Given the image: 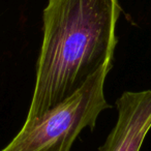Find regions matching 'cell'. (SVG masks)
Returning <instances> with one entry per match:
<instances>
[{
	"label": "cell",
	"mask_w": 151,
	"mask_h": 151,
	"mask_svg": "<svg viewBox=\"0 0 151 151\" xmlns=\"http://www.w3.org/2000/svg\"><path fill=\"white\" fill-rule=\"evenodd\" d=\"M116 107L117 122L99 151H140L151 128V90L126 91Z\"/></svg>",
	"instance_id": "obj_3"
},
{
	"label": "cell",
	"mask_w": 151,
	"mask_h": 151,
	"mask_svg": "<svg viewBox=\"0 0 151 151\" xmlns=\"http://www.w3.org/2000/svg\"><path fill=\"white\" fill-rule=\"evenodd\" d=\"M112 63H106L84 86L52 110L26 119L21 130L1 151H70L81 132L94 127L101 111L110 107L104 88Z\"/></svg>",
	"instance_id": "obj_2"
},
{
	"label": "cell",
	"mask_w": 151,
	"mask_h": 151,
	"mask_svg": "<svg viewBox=\"0 0 151 151\" xmlns=\"http://www.w3.org/2000/svg\"><path fill=\"white\" fill-rule=\"evenodd\" d=\"M120 12L119 0H49L26 119L58 106L113 61Z\"/></svg>",
	"instance_id": "obj_1"
}]
</instances>
